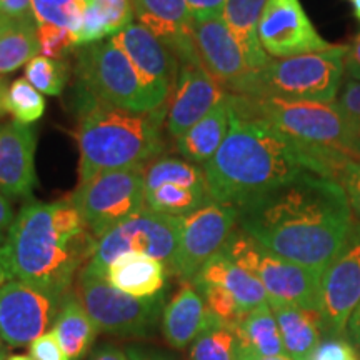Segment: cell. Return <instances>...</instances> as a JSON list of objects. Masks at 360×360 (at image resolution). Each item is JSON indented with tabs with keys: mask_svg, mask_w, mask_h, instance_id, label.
<instances>
[{
	"mask_svg": "<svg viewBox=\"0 0 360 360\" xmlns=\"http://www.w3.org/2000/svg\"><path fill=\"white\" fill-rule=\"evenodd\" d=\"M352 224L342 184L314 172L238 209V225L260 245L319 274L339 254Z\"/></svg>",
	"mask_w": 360,
	"mask_h": 360,
	"instance_id": "obj_1",
	"label": "cell"
},
{
	"mask_svg": "<svg viewBox=\"0 0 360 360\" xmlns=\"http://www.w3.org/2000/svg\"><path fill=\"white\" fill-rule=\"evenodd\" d=\"M349 159L302 147L265 120L231 109L227 137L204 165L207 191L210 200L240 209L307 172L339 180Z\"/></svg>",
	"mask_w": 360,
	"mask_h": 360,
	"instance_id": "obj_2",
	"label": "cell"
},
{
	"mask_svg": "<svg viewBox=\"0 0 360 360\" xmlns=\"http://www.w3.org/2000/svg\"><path fill=\"white\" fill-rule=\"evenodd\" d=\"M97 242L69 199L29 200L0 245V283L19 281L69 294L75 274L90 262Z\"/></svg>",
	"mask_w": 360,
	"mask_h": 360,
	"instance_id": "obj_3",
	"label": "cell"
},
{
	"mask_svg": "<svg viewBox=\"0 0 360 360\" xmlns=\"http://www.w3.org/2000/svg\"><path fill=\"white\" fill-rule=\"evenodd\" d=\"M165 107L143 112H129L96 103L80 119L77 134L80 162L79 184L109 170L143 167L164 150L162 122Z\"/></svg>",
	"mask_w": 360,
	"mask_h": 360,
	"instance_id": "obj_4",
	"label": "cell"
},
{
	"mask_svg": "<svg viewBox=\"0 0 360 360\" xmlns=\"http://www.w3.org/2000/svg\"><path fill=\"white\" fill-rule=\"evenodd\" d=\"M229 102L237 115L265 120L302 147L327 154L354 155L357 139L337 102L321 103L281 97L250 98L233 94H229Z\"/></svg>",
	"mask_w": 360,
	"mask_h": 360,
	"instance_id": "obj_5",
	"label": "cell"
},
{
	"mask_svg": "<svg viewBox=\"0 0 360 360\" xmlns=\"http://www.w3.org/2000/svg\"><path fill=\"white\" fill-rule=\"evenodd\" d=\"M345 52L347 45H335L330 51L270 60L262 70L252 72L233 96L334 103L345 72Z\"/></svg>",
	"mask_w": 360,
	"mask_h": 360,
	"instance_id": "obj_6",
	"label": "cell"
},
{
	"mask_svg": "<svg viewBox=\"0 0 360 360\" xmlns=\"http://www.w3.org/2000/svg\"><path fill=\"white\" fill-rule=\"evenodd\" d=\"M222 252L262 283L269 300L321 312L322 274L274 254L242 229H233Z\"/></svg>",
	"mask_w": 360,
	"mask_h": 360,
	"instance_id": "obj_7",
	"label": "cell"
},
{
	"mask_svg": "<svg viewBox=\"0 0 360 360\" xmlns=\"http://www.w3.org/2000/svg\"><path fill=\"white\" fill-rule=\"evenodd\" d=\"M80 302L98 330L117 337H148L155 332L165 309V294L134 297L115 289L105 276L89 269L79 274Z\"/></svg>",
	"mask_w": 360,
	"mask_h": 360,
	"instance_id": "obj_8",
	"label": "cell"
},
{
	"mask_svg": "<svg viewBox=\"0 0 360 360\" xmlns=\"http://www.w3.org/2000/svg\"><path fill=\"white\" fill-rule=\"evenodd\" d=\"M77 75L97 103L137 114L157 110L132 62L110 40L79 49Z\"/></svg>",
	"mask_w": 360,
	"mask_h": 360,
	"instance_id": "obj_9",
	"label": "cell"
},
{
	"mask_svg": "<svg viewBox=\"0 0 360 360\" xmlns=\"http://www.w3.org/2000/svg\"><path fill=\"white\" fill-rule=\"evenodd\" d=\"M69 200L98 240L115 225L146 209L143 167L98 174L87 182L79 184Z\"/></svg>",
	"mask_w": 360,
	"mask_h": 360,
	"instance_id": "obj_10",
	"label": "cell"
},
{
	"mask_svg": "<svg viewBox=\"0 0 360 360\" xmlns=\"http://www.w3.org/2000/svg\"><path fill=\"white\" fill-rule=\"evenodd\" d=\"M179 237L180 217L152 212L146 207L98 238L97 249L85 269L105 276L115 259L137 252L160 260L172 272Z\"/></svg>",
	"mask_w": 360,
	"mask_h": 360,
	"instance_id": "obj_11",
	"label": "cell"
},
{
	"mask_svg": "<svg viewBox=\"0 0 360 360\" xmlns=\"http://www.w3.org/2000/svg\"><path fill=\"white\" fill-rule=\"evenodd\" d=\"M65 295L19 281L0 283V339L13 349L30 345L52 328Z\"/></svg>",
	"mask_w": 360,
	"mask_h": 360,
	"instance_id": "obj_12",
	"label": "cell"
},
{
	"mask_svg": "<svg viewBox=\"0 0 360 360\" xmlns=\"http://www.w3.org/2000/svg\"><path fill=\"white\" fill-rule=\"evenodd\" d=\"M238 222V209L210 200L195 212L180 217V237L172 274L192 282L202 267L222 252Z\"/></svg>",
	"mask_w": 360,
	"mask_h": 360,
	"instance_id": "obj_13",
	"label": "cell"
},
{
	"mask_svg": "<svg viewBox=\"0 0 360 360\" xmlns=\"http://www.w3.org/2000/svg\"><path fill=\"white\" fill-rule=\"evenodd\" d=\"M257 35L265 53L277 60L335 47L317 32L300 0H267Z\"/></svg>",
	"mask_w": 360,
	"mask_h": 360,
	"instance_id": "obj_14",
	"label": "cell"
},
{
	"mask_svg": "<svg viewBox=\"0 0 360 360\" xmlns=\"http://www.w3.org/2000/svg\"><path fill=\"white\" fill-rule=\"evenodd\" d=\"M360 302V222L350 227L347 240L321 277L323 327L340 335Z\"/></svg>",
	"mask_w": 360,
	"mask_h": 360,
	"instance_id": "obj_15",
	"label": "cell"
},
{
	"mask_svg": "<svg viewBox=\"0 0 360 360\" xmlns=\"http://www.w3.org/2000/svg\"><path fill=\"white\" fill-rule=\"evenodd\" d=\"M137 70L142 85L157 109L164 107L179 77L177 57L141 24H130L109 39Z\"/></svg>",
	"mask_w": 360,
	"mask_h": 360,
	"instance_id": "obj_16",
	"label": "cell"
},
{
	"mask_svg": "<svg viewBox=\"0 0 360 360\" xmlns=\"http://www.w3.org/2000/svg\"><path fill=\"white\" fill-rule=\"evenodd\" d=\"M193 44L200 64L229 94H238L252 70L222 15L193 19Z\"/></svg>",
	"mask_w": 360,
	"mask_h": 360,
	"instance_id": "obj_17",
	"label": "cell"
},
{
	"mask_svg": "<svg viewBox=\"0 0 360 360\" xmlns=\"http://www.w3.org/2000/svg\"><path fill=\"white\" fill-rule=\"evenodd\" d=\"M227 94L202 65H180L174 97L165 114L167 132L174 139H179L200 122Z\"/></svg>",
	"mask_w": 360,
	"mask_h": 360,
	"instance_id": "obj_18",
	"label": "cell"
},
{
	"mask_svg": "<svg viewBox=\"0 0 360 360\" xmlns=\"http://www.w3.org/2000/svg\"><path fill=\"white\" fill-rule=\"evenodd\" d=\"M132 4L139 24L154 34L180 65H202L193 44V17L186 0H132Z\"/></svg>",
	"mask_w": 360,
	"mask_h": 360,
	"instance_id": "obj_19",
	"label": "cell"
},
{
	"mask_svg": "<svg viewBox=\"0 0 360 360\" xmlns=\"http://www.w3.org/2000/svg\"><path fill=\"white\" fill-rule=\"evenodd\" d=\"M34 129L17 120L0 124V193L7 199L32 200L35 175Z\"/></svg>",
	"mask_w": 360,
	"mask_h": 360,
	"instance_id": "obj_20",
	"label": "cell"
},
{
	"mask_svg": "<svg viewBox=\"0 0 360 360\" xmlns=\"http://www.w3.org/2000/svg\"><path fill=\"white\" fill-rule=\"evenodd\" d=\"M209 315L204 297L191 282H186L165 305L162 314V334L170 347L187 349L205 327Z\"/></svg>",
	"mask_w": 360,
	"mask_h": 360,
	"instance_id": "obj_21",
	"label": "cell"
},
{
	"mask_svg": "<svg viewBox=\"0 0 360 360\" xmlns=\"http://www.w3.org/2000/svg\"><path fill=\"white\" fill-rule=\"evenodd\" d=\"M191 283L193 285H217L220 289L227 290L237 300L244 314H249L259 305L269 302V295L262 283L232 259H229L224 252L215 254Z\"/></svg>",
	"mask_w": 360,
	"mask_h": 360,
	"instance_id": "obj_22",
	"label": "cell"
},
{
	"mask_svg": "<svg viewBox=\"0 0 360 360\" xmlns=\"http://www.w3.org/2000/svg\"><path fill=\"white\" fill-rule=\"evenodd\" d=\"M269 305L276 315L287 355L292 360H310L321 345V312L278 300H269Z\"/></svg>",
	"mask_w": 360,
	"mask_h": 360,
	"instance_id": "obj_23",
	"label": "cell"
},
{
	"mask_svg": "<svg viewBox=\"0 0 360 360\" xmlns=\"http://www.w3.org/2000/svg\"><path fill=\"white\" fill-rule=\"evenodd\" d=\"M231 129V103L229 94L200 122L175 139V148L184 159L192 164H207L222 146Z\"/></svg>",
	"mask_w": 360,
	"mask_h": 360,
	"instance_id": "obj_24",
	"label": "cell"
},
{
	"mask_svg": "<svg viewBox=\"0 0 360 360\" xmlns=\"http://www.w3.org/2000/svg\"><path fill=\"white\" fill-rule=\"evenodd\" d=\"M165 267L146 254H124L107 269L105 277L115 289L134 297H154L164 292Z\"/></svg>",
	"mask_w": 360,
	"mask_h": 360,
	"instance_id": "obj_25",
	"label": "cell"
},
{
	"mask_svg": "<svg viewBox=\"0 0 360 360\" xmlns=\"http://www.w3.org/2000/svg\"><path fill=\"white\" fill-rule=\"evenodd\" d=\"M267 0H225L222 19L240 45L252 72L262 70L270 62L259 42L257 27Z\"/></svg>",
	"mask_w": 360,
	"mask_h": 360,
	"instance_id": "obj_26",
	"label": "cell"
},
{
	"mask_svg": "<svg viewBox=\"0 0 360 360\" xmlns=\"http://www.w3.org/2000/svg\"><path fill=\"white\" fill-rule=\"evenodd\" d=\"M53 335L69 360L82 359L98 334V327L80 302L79 295L67 294L52 326Z\"/></svg>",
	"mask_w": 360,
	"mask_h": 360,
	"instance_id": "obj_27",
	"label": "cell"
},
{
	"mask_svg": "<svg viewBox=\"0 0 360 360\" xmlns=\"http://www.w3.org/2000/svg\"><path fill=\"white\" fill-rule=\"evenodd\" d=\"M233 328L238 342V352L257 354L262 357L287 355L276 315L269 302L245 314Z\"/></svg>",
	"mask_w": 360,
	"mask_h": 360,
	"instance_id": "obj_28",
	"label": "cell"
},
{
	"mask_svg": "<svg viewBox=\"0 0 360 360\" xmlns=\"http://www.w3.org/2000/svg\"><path fill=\"white\" fill-rule=\"evenodd\" d=\"M37 53H40V45L34 17L6 20L0 32V77L27 65Z\"/></svg>",
	"mask_w": 360,
	"mask_h": 360,
	"instance_id": "obj_29",
	"label": "cell"
},
{
	"mask_svg": "<svg viewBox=\"0 0 360 360\" xmlns=\"http://www.w3.org/2000/svg\"><path fill=\"white\" fill-rule=\"evenodd\" d=\"M209 202L210 197L207 188L164 184V186L146 191L147 209L152 212L170 215V217H184V215L199 210Z\"/></svg>",
	"mask_w": 360,
	"mask_h": 360,
	"instance_id": "obj_30",
	"label": "cell"
},
{
	"mask_svg": "<svg viewBox=\"0 0 360 360\" xmlns=\"http://www.w3.org/2000/svg\"><path fill=\"white\" fill-rule=\"evenodd\" d=\"M191 360H238V342L232 323L210 314L191 345Z\"/></svg>",
	"mask_w": 360,
	"mask_h": 360,
	"instance_id": "obj_31",
	"label": "cell"
},
{
	"mask_svg": "<svg viewBox=\"0 0 360 360\" xmlns=\"http://www.w3.org/2000/svg\"><path fill=\"white\" fill-rule=\"evenodd\" d=\"M143 182H146V191L164 186V184L207 188L204 167H199L186 159H175V157H159L152 160L147 167H143Z\"/></svg>",
	"mask_w": 360,
	"mask_h": 360,
	"instance_id": "obj_32",
	"label": "cell"
},
{
	"mask_svg": "<svg viewBox=\"0 0 360 360\" xmlns=\"http://www.w3.org/2000/svg\"><path fill=\"white\" fill-rule=\"evenodd\" d=\"M69 77L70 67L64 60L37 56L25 65L27 82L45 96H60Z\"/></svg>",
	"mask_w": 360,
	"mask_h": 360,
	"instance_id": "obj_33",
	"label": "cell"
},
{
	"mask_svg": "<svg viewBox=\"0 0 360 360\" xmlns=\"http://www.w3.org/2000/svg\"><path fill=\"white\" fill-rule=\"evenodd\" d=\"M85 4L79 0H32V17L37 25L65 27L79 37Z\"/></svg>",
	"mask_w": 360,
	"mask_h": 360,
	"instance_id": "obj_34",
	"label": "cell"
},
{
	"mask_svg": "<svg viewBox=\"0 0 360 360\" xmlns=\"http://www.w3.org/2000/svg\"><path fill=\"white\" fill-rule=\"evenodd\" d=\"M6 110L20 124L37 122L45 112V101L37 89L27 82V79H17L8 85L6 97Z\"/></svg>",
	"mask_w": 360,
	"mask_h": 360,
	"instance_id": "obj_35",
	"label": "cell"
},
{
	"mask_svg": "<svg viewBox=\"0 0 360 360\" xmlns=\"http://www.w3.org/2000/svg\"><path fill=\"white\" fill-rule=\"evenodd\" d=\"M37 37L40 53L56 60H62L80 47L79 37L72 30L53 24L37 25Z\"/></svg>",
	"mask_w": 360,
	"mask_h": 360,
	"instance_id": "obj_36",
	"label": "cell"
},
{
	"mask_svg": "<svg viewBox=\"0 0 360 360\" xmlns=\"http://www.w3.org/2000/svg\"><path fill=\"white\" fill-rule=\"evenodd\" d=\"M337 105L344 112L345 119L352 129L355 139H360V80L349 79L344 87H340L337 96Z\"/></svg>",
	"mask_w": 360,
	"mask_h": 360,
	"instance_id": "obj_37",
	"label": "cell"
},
{
	"mask_svg": "<svg viewBox=\"0 0 360 360\" xmlns=\"http://www.w3.org/2000/svg\"><path fill=\"white\" fill-rule=\"evenodd\" d=\"M109 34V25H107V19L103 15L102 8L97 6L96 2H90L85 6L84 11V20L82 29L79 32V44H96Z\"/></svg>",
	"mask_w": 360,
	"mask_h": 360,
	"instance_id": "obj_38",
	"label": "cell"
},
{
	"mask_svg": "<svg viewBox=\"0 0 360 360\" xmlns=\"http://www.w3.org/2000/svg\"><path fill=\"white\" fill-rule=\"evenodd\" d=\"M102 8L109 25L110 37L132 24L135 13L132 0H94Z\"/></svg>",
	"mask_w": 360,
	"mask_h": 360,
	"instance_id": "obj_39",
	"label": "cell"
},
{
	"mask_svg": "<svg viewBox=\"0 0 360 360\" xmlns=\"http://www.w3.org/2000/svg\"><path fill=\"white\" fill-rule=\"evenodd\" d=\"M339 182L347 195L350 210L360 220V162L349 159L339 175Z\"/></svg>",
	"mask_w": 360,
	"mask_h": 360,
	"instance_id": "obj_40",
	"label": "cell"
},
{
	"mask_svg": "<svg viewBox=\"0 0 360 360\" xmlns=\"http://www.w3.org/2000/svg\"><path fill=\"white\" fill-rule=\"evenodd\" d=\"M310 360H360V357L350 342L328 339L321 342Z\"/></svg>",
	"mask_w": 360,
	"mask_h": 360,
	"instance_id": "obj_41",
	"label": "cell"
},
{
	"mask_svg": "<svg viewBox=\"0 0 360 360\" xmlns=\"http://www.w3.org/2000/svg\"><path fill=\"white\" fill-rule=\"evenodd\" d=\"M29 357L32 360H69L52 330L40 335L29 345Z\"/></svg>",
	"mask_w": 360,
	"mask_h": 360,
	"instance_id": "obj_42",
	"label": "cell"
},
{
	"mask_svg": "<svg viewBox=\"0 0 360 360\" xmlns=\"http://www.w3.org/2000/svg\"><path fill=\"white\" fill-rule=\"evenodd\" d=\"M32 17V0H0V19L22 20Z\"/></svg>",
	"mask_w": 360,
	"mask_h": 360,
	"instance_id": "obj_43",
	"label": "cell"
},
{
	"mask_svg": "<svg viewBox=\"0 0 360 360\" xmlns=\"http://www.w3.org/2000/svg\"><path fill=\"white\" fill-rule=\"evenodd\" d=\"M186 4L193 19H205L222 15L225 0H186Z\"/></svg>",
	"mask_w": 360,
	"mask_h": 360,
	"instance_id": "obj_44",
	"label": "cell"
},
{
	"mask_svg": "<svg viewBox=\"0 0 360 360\" xmlns=\"http://www.w3.org/2000/svg\"><path fill=\"white\" fill-rule=\"evenodd\" d=\"M344 65L350 79L360 80V34L354 39L352 44L347 45Z\"/></svg>",
	"mask_w": 360,
	"mask_h": 360,
	"instance_id": "obj_45",
	"label": "cell"
},
{
	"mask_svg": "<svg viewBox=\"0 0 360 360\" xmlns=\"http://www.w3.org/2000/svg\"><path fill=\"white\" fill-rule=\"evenodd\" d=\"M129 355L130 360H177L170 357L169 354L162 352V350L148 349V347H139V345H134V347H129L125 350Z\"/></svg>",
	"mask_w": 360,
	"mask_h": 360,
	"instance_id": "obj_46",
	"label": "cell"
},
{
	"mask_svg": "<svg viewBox=\"0 0 360 360\" xmlns=\"http://www.w3.org/2000/svg\"><path fill=\"white\" fill-rule=\"evenodd\" d=\"M13 219H15V215H13L11 202L0 193V232H7L11 229Z\"/></svg>",
	"mask_w": 360,
	"mask_h": 360,
	"instance_id": "obj_47",
	"label": "cell"
},
{
	"mask_svg": "<svg viewBox=\"0 0 360 360\" xmlns=\"http://www.w3.org/2000/svg\"><path fill=\"white\" fill-rule=\"evenodd\" d=\"M90 360H130L127 352L124 350L112 347V345H105V347H101L96 354L90 357Z\"/></svg>",
	"mask_w": 360,
	"mask_h": 360,
	"instance_id": "obj_48",
	"label": "cell"
},
{
	"mask_svg": "<svg viewBox=\"0 0 360 360\" xmlns=\"http://www.w3.org/2000/svg\"><path fill=\"white\" fill-rule=\"evenodd\" d=\"M347 334L350 337V340L360 347V302L357 304V307H355L352 317H350L349 326H347Z\"/></svg>",
	"mask_w": 360,
	"mask_h": 360,
	"instance_id": "obj_49",
	"label": "cell"
},
{
	"mask_svg": "<svg viewBox=\"0 0 360 360\" xmlns=\"http://www.w3.org/2000/svg\"><path fill=\"white\" fill-rule=\"evenodd\" d=\"M238 360H292L289 355H278V357H262V355L250 352H238Z\"/></svg>",
	"mask_w": 360,
	"mask_h": 360,
	"instance_id": "obj_50",
	"label": "cell"
},
{
	"mask_svg": "<svg viewBox=\"0 0 360 360\" xmlns=\"http://www.w3.org/2000/svg\"><path fill=\"white\" fill-rule=\"evenodd\" d=\"M7 90L8 85L6 80L0 77V119H2L4 114H6V97H7Z\"/></svg>",
	"mask_w": 360,
	"mask_h": 360,
	"instance_id": "obj_51",
	"label": "cell"
},
{
	"mask_svg": "<svg viewBox=\"0 0 360 360\" xmlns=\"http://www.w3.org/2000/svg\"><path fill=\"white\" fill-rule=\"evenodd\" d=\"M350 4V7H352V13L354 17L360 22V0H347Z\"/></svg>",
	"mask_w": 360,
	"mask_h": 360,
	"instance_id": "obj_52",
	"label": "cell"
},
{
	"mask_svg": "<svg viewBox=\"0 0 360 360\" xmlns=\"http://www.w3.org/2000/svg\"><path fill=\"white\" fill-rule=\"evenodd\" d=\"M0 360H7V347L6 342L0 339Z\"/></svg>",
	"mask_w": 360,
	"mask_h": 360,
	"instance_id": "obj_53",
	"label": "cell"
},
{
	"mask_svg": "<svg viewBox=\"0 0 360 360\" xmlns=\"http://www.w3.org/2000/svg\"><path fill=\"white\" fill-rule=\"evenodd\" d=\"M7 360H32L29 357V355H11V357H7Z\"/></svg>",
	"mask_w": 360,
	"mask_h": 360,
	"instance_id": "obj_54",
	"label": "cell"
},
{
	"mask_svg": "<svg viewBox=\"0 0 360 360\" xmlns=\"http://www.w3.org/2000/svg\"><path fill=\"white\" fill-rule=\"evenodd\" d=\"M354 155L360 157V139L357 142H355V146H354Z\"/></svg>",
	"mask_w": 360,
	"mask_h": 360,
	"instance_id": "obj_55",
	"label": "cell"
},
{
	"mask_svg": "<svg viewBox=\"0 0 360 360\" xmlns=\"http://www.w3.org/2000/svg\"><path fill=\"white\" fill-rule=\"evenodd\" d=\"M4 238H6V233H2V232H0V245L4 244Z\"/></svg>",
	"mask_w": 360,
	"mask_h": 360,
	"instance_id": "obj_56",
	"label": "cell"
},
{
	"mask_svg": "<svg viewBox=\"0 0 360 360\" xmlns=\"http://www.w3.org/2000/svg\"><path fill=\"white\" fill-rule=\"evenodd\" d=\"M79 2H82V4H85V6H87V4H90V2H94V0H79Z\"/></svg>",
	"mask_w": 360,
	"mask_h": 360,
	"instance_id": "obj_57",
	"label": "cell"
},
{
	"mask_svg": "<svg viewBox=\"0 0 360 360\" xmlns=\"http://www.w3.org/2000/svg\"><path fill=\"white\" fill-rule=\"evenodd\" d=\"M4 24H6V20L0 19V32H2V27H4Z\"/></svg>",
	"mask_w": 360,
	"mask_h": 360,
	"instance_id": "obj_58",
	"label": "cell"
}]
</instances>
